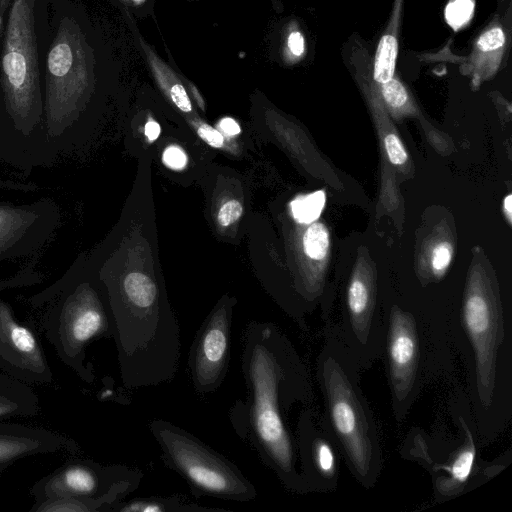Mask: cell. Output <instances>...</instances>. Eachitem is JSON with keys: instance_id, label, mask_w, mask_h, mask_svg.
Segmentation results:
<instances>
[{"instance_id": "1", "label": "cell", "mask_w": 512, "mask_h": 512, "mask_svg": "<svg viewBox=\"0 0 512 512\" xmlns=\"http://www.w3.org/2000/svg\"><path fill=\"white\" fill-rule=\"evenodd\" d=\"M242 343L241 364L247 394L231 406V426L285 489L306 494L288 416L296 405L313 404L308 369L276 324L249 322Z\"/></svg>"}, {"instance_id": "2", "label": "cell", "mask_w": 512, "mask_h": 512, "mask_svg": "<svg viewBox=\"0 0 512 512\" xmlns=\"http://www.w3.org/2000/svg\"><path fill=\"white\" fill-rule=\"evenodd\" d=\"M323 336L316 360L322 415L350 473L371 489L381 475L384 456L377 420L360 386L362 369L334 336Z\"/></svg>"}, {"instance_id": "3", "label": "cell", "mask_w": 512, "mask_h": 512, "mask_svg": "<svg viewBox=\"0 0 512 512\" xmlns=\"http://www.w3.org/2000/svg\"><path fill=\"white\" fill-rule=\"evenodd\" d=\"M450 344L455 346L447 325L398 305L387 310L383 356L397 423L406 418L425 384L448 368Z\"/></svg>"}, {"instance_id": "4", "label": "cell", "mask_w": 512, "mask_h": 512, "mask_svg": "<svg viewBox=\"0 0 512 512\" xmlns=\"http://www.w3.org/2000/svg\"><path fill=\"white\" fill-rule=\"evenodd\" d=\"M48 0H12L0 49V76L8 115L20 127L43 111L42 51L49 41Z\"/></svg>"}, {"instance_id": "5", "label": "cell", "mask_w": 512, "mask_h": 512, "mask_svg": "<svg viewBox=\"0 0 512 512\" xmlns=\"http://www.w3.org/2000/svg\"><path fill=\"white\" fill-rule=\"evenodd\" d=\"M448 413L455 422L456 437L414 429L401 448L403 458L417 462L430 474L436 502L447 501L472 488V480H480V472L487 478L494 476L480 469V437L466 392L456 391L449 401Z\"/></svg>"}, {"instance_id": "6", "label": "cell", "mask_w": 512, "mask_h": 512, "mask_svg": "<svg viewBox=\"0 0 512 512\" xmlns=\"http://www.w3.org/2000/svg\"><path fill=\"white\" fill-rule=\"evenodd\" d=\"M148 428L157 442L164 464L180 475L193 495L234 502H249L257 490L239 467L198 437L163 419Z\"/></svg>"}, {"instance_id": "7", "label": "cell", "mask_w": 512, "mask_h": 512, "mask_svg": "<svg viewBox=\"0 0 512 512\" xmlns=\"http://www.w3.org/2000/svg\"><path fill=\"white\" fill-rule=\"evenodd\" d=\"M45 54V106L47 120L56 126L68 120L94 76V55L68 2L54 5Z\"/></svg>"}, {"instance_id": "8", "label": "cell", "mask_w": 512, "mask_h": 512, "mask_svg": "<svg viewBox=\"0 0 512 512\" xmlns=\"http://www.w3.org/2000/svg\"><path fill=\"white\" fill-rule=\"evenodd\" d=\"M42 329L60 360L91 383L94 372L87 349L94 341L112 338L109 306L87 287L66 290L45 314Z\"/></svg>"}, {"instance_id": "9", "label": "cell", "mask_w": 512, "mask_h": 512, "mask_svg": "<svg viewBox=\"0 0 512 512\" xmlns=\"http://www.w3.org/2000/svg\"><path fill=\"white\" fill-rule=\"evenodd\" d=\"M142 478V471L123 464L71 459L35 482L30 493L35 501L60 496L87 499L99 504L102 512H108L135 491Z\"/></svg>"}, {"instance_id": "10", "label": "cell", "mask_w": 512, "mask_h": 512, "mask_svg": "<svg viewBox=\"0 0 512 512\" xmlns=\"http://www.w3.org/2000/svg\"><path fill=\"white\" fill-rule=\"evenodd\" d=\"M299 470L307 493H328L338 487L342 455L322 412L306 406L294 432Z\"/></svg>"}, {"instance_id": "11", "label": "cell", "mask_w": 512, "mask_h": 512, "mask_svg": "<svg viewBox=\"0 0 512 512\" xmlns=\"http://www.w3.org/2000/svg\"><path fill=\"white\" fill-rule=\"evenodd\" d=\"M232 305L222 302L200 325L193 339L188 370L198 394L214 393L227 376L230 362Z\"/></svg>"}, {"instance_id": "12", "label": "cell", "mask_w": 512, "mask_h": 512, "mask_svg": "<svg viewBox=\"0 0 512 512\" xmlns=\"http://www.w3.org/2000/svg\"><path fill=\"white\" fill-rule=\"evenodd\" d=\"M0 373L27 385H48L53 372L35 329L0 300Z\"/></svg>"}, {"instance_id": "13", "label": "cell", "mask_w": 512, "mask_h": 512, "mask_svg": "<svg viewBox=\"0 0 512 512\" xmlns=\"http://www.w3.org/2000/svg\"><path fill=\"white\" fill-rule=\"evenodd\" d=\"M77 445L57 432L10 421H0V474L19 460L36 455L76 452Z\"/></svg>"}, {"instance_id": "14", "label": "cell", "mask_w": 512, "mask_h": 512, "mask_svg": "<svg viewBox=\"0 0 512 512\" xmlns=\"http://www.w3.org/2000/svg\"><path fill=\"white\" fill-rule=\"evenodd\" d=\"M40 400L30 385L0 373V421L35 417Z\"/></svg>"}, {"instance_id": "15", "label": "cell", "mask_w": 512, "mask_h": 512, "mask_svg": "<svg viewBox=\"0 0 512 512\" xmlns=\"http://www.w3.org/2000/svg\"><path fill=\"white\" fill-rule=\"evenodd\" d=\"M138 34V41L145 54L148 66L159 86L168 95L170 100L181 111L188 113L192 111V104L187 91L178 78L174 70L165 63L152 47L145 42L142 36Z\"/></svg>"}, {"instance_id": "16", "label": "cell", "mask_w": 512, "mask_h": 512, "mask_svg": "<svg viewBox=\"0 0 512 512\" xmlns=\"http://www.w3.org/2000/svg\"><path fill=\"white\" fill-rule=\"evenodd\" d=\"M109 511L113 512H207L226 511L224 509L203 507L183 495L148 496L121 500Z\"/></svg>"}, {"instance_id": "17", "label": "cell", "mask_w": 512, "mask_h": 512, "mask_svg": "<svg viewBox=\"0 0 512 512\" xmlns=\"http://www.w3.org/2000/svg\"><path fill=\"white\" fill-rule=\"evenodd\" d=\"M398 43L394 35L385 34L381 37L374 62V79L378 83H386L393 78Z\"/></svg>"}, {"instance_id": "18", "label": "cell", "mask_w": 512, "mask_h": 512, "mask_svg": "<svg viewBox=\"0 0 512 512\" xmlns=\"http://www.w3.org/2000/svg\"><path fill=\"white\" fill-rule=\"evenodd\" d=\"M33 512H102L99 504L82 498L60 496L35 501L30 509Z\"/></svg>"}, {"instance_id": "19", "label": "cell", "mask_w": 512, "mask_h": 512, "mask_svg": "<svg viewBox=\"0 0 512 512\" xmlns=\"http://www.w3.org/2000/svg\"><path fill=\"white\" fill-rule=\"evenodd\" d=\"M326 196L319 190L308 195L300 196L291 202V211L294 219L303 224L317 220L324 208Z\"/></svg>"}, {"instance_id": "20", "label": "cell", "mask_w": 512, "mask_h": 512, "mask_svg": "<svg viewBox=\"0 0 512 512\" xmlns=\"http://www.w3.org/2000/svg\"><path fill=\"white\" fill-rule=\"evenodd\" d=\"M305 253L312 259H323L329 249V233L321 223L309 226L303 236Z\"/></svg>"}, {"instance_id": "21", "label": "cell", "mask_w": 512, "mask_h": 512, "mask_svg": "<svg viewBox=\"0 0 512 512\" xmlns=\"http://www.w3.org/2000/svg\"><path fill=\"white\" fill-rule=\"evenodd\" d=\"M473 11V0H451L445 8V18L452 29L458 30L470 21Z\"/></svg>"}, {"instance_id": "22", "label": "cell", "mask_w": 512, "mask_h": 512, "mask_svg": "<svg viewBox=\"0 0 512 512\" xmlns=\"http://www.w3.org/2000/svg\"><path fill=\"white\" fill-rule=\"evenodd\" d=\"M24 214L16 210L0 208V244H6L8 237H14L21 224H24Z\"/></svg>"}, {"instance_id": "23", "label": "cell", "mask_w": 512, "mask_h": 512, "mask_svg": "<svg viewBox=\"0 0 512 512\" xmlns=\"http://www.w3.org/2000/svg\"><path fill=\"white\" fill-rule=\"evenodd\" d=\"M382 94L385 101L393 108H400L406 104L408 94L403 84L392 78L382 84Z\"/></svg>"}, {"instance_id": "24", "label": "cell", "mask_w": 512, "mask_h": 512, "mask_svg": "<svg viewBox=\"0 0 512 512\" xmlns=\"http://www.w3.org/2000/svg\"><path fill=\"white\" fill-rule=\"evenodd\" d=\"M453 249L450 243L442 242L432 251L431 266L436 275H441L450 265Z\"/></svg>"}, {"instance_id": "25", "label": "cell", "mask_w": 512, "mask_h": 512, "mask_svg": "<svg viewBox=\"0 0 512 512\" xmlns=\"http://www.w3.org/2000/svg\"><path fill=\"white\" fill-rule=\"evenodd\" d=\"M505 43V34L500 27H494L483 33L478 42V48L483 52L494 51Z\"/></svg>"}, {"instance_id": "26", "label": "cell", "mask_w": 512, "mask_h": 512, "mask_svg": "<svg viewBox=\"0 0 512 512\" xmlns=\"http://www.w3.org/2000/svg\"><path fill=\"white\" fill-rule=\"evenodd\" d=\"M384 142L389 160L394 165L404 164L407 160V152L400 139L390 133L385 137Z\"/></svg>"}, {"instance_id": "27", "label": "cell", "mask_w": 512, "mask_h": 512, "mask_svg": "<svg viewBox=\"0 0 512 512\" xmlns=\"http://www.w3.org/2000/svg\"><path fill=\"white\" fill-rule=\"evenodd\" d=\"M243 213V207L237 200L226 202L219 210L217 220L222 226H229L236 222Z\"/></svg>"}, {"instance_id": "28", "label": "cell", "mask_w": 512, "mask_h": 512, "mask_svg": "<svg viewBox=\"0 0 512 512\" xmlns=\"http://www.w3.org/2000/svg\"><path fill=\"white\" fill-rule=\"evenodd\" d=\"M163 161L170 168L182 169L187 163V157L182 149L176 146H171L164 151Z\"/></svg>"}, {"instance_id": "29", "label": "cell", "mask_w": 512, "mask_h": 512, "mask_svg": "<svg viewBox=\"0 0 512 512\" xmlns=\"http://www.w3.org/2000/svg\"><path fill=\"white\" fill-rule=\"evenodd\" d=\"M198 135L210 146L214 148H220L224 143L223 135L215 128L201 124L198 127Z\"/></svg>"}, {"instance_id": "30", "label": "cell", "mask_w": 512, "mask_h": 512, "mask_svg": "<svg viewBox=\"0 0 512 512\" xmlns=\"http://www.w3.org/2000/svg\"><path fill=\"white\" fill-rule=\"evenodd\" d=\"M287 47L292 55L301 56L305 50L303 35L299 31H292L287 38Z\"/></svg>"}, {"instance_id": "31", "label": "cell", "mask_w": 512, "mask_h": 512, "mask_svg": "<svg viewBox=\"0 0 512 512\" xmlns=\"http://www.w3.org/2000/svg\"><path fill=\"white\" fill-rule=\"evenodd\" d=\"M219 125L223 132H225L227 135L234 136L240 133V127L238 123L232 118H223Z\"/></svg>"}, {"instance_id": "32", "label": "cell", "mask_w": 512, "mask_h": 512, "mask_svg": "<svg viewBox=\"0 0 512 512\" xmlns=\"http://www.w3.org/2000/svg\"><path fill=\"white\" fill-rule=\"evenodd\" d=\"M160 131V126L155 121H148L145 125V135L150 141H153L156 138H158Z\"/></svg>"}, {"instance_id": "33", "label": "cell", "mask_w": 512, "mask_h": 512, "mask_svg": "<svg viewBox=\"0 0 512 512\" xmlns=\"http://www.w3.org/2000/svg\"><path fill=\"white\" fill-rule=\"evenodd\" d=\"M504 210L508 217V220L511 221V214H512V195L509 194L504 199Z\"/></svg>"}, {"instance_id": "34", "label": "cell", "mask_w": 512, "mask_h": 512, "mask_svg": "<svg viewBox=\"0 0 512 512\" xmlns=\"http://www.w3.org/2000/svg\"><path fill=\"white\" fill-rule=\"evenodd\" d=\"M131 3L135 4V5H140L142 4L143 2H145V0H130Z\"/></svg>"}, {"instance_id": "35", "label": "cell", "mask_w": 512, "mask_h": 512, "mask_svg": "<svg viewBox=\"0 0 512 512\" xmlns=\"http://www.w3.org/2000/svg\"><path fill=\"white\" fill-rule=\"evenodd\" d=\"M120 1L123 3H126V4L130 2V0H120Z\"/></svg>"}]
</instances>
